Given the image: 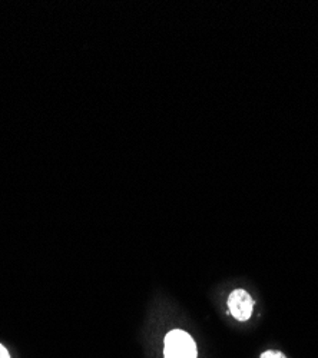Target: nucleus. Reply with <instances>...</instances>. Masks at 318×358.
<instances>
[{
	"label": "nucleus",
	"mask_w": 318,
	"mask_h": 358,
	"mask_svg": "<svg viewBox=\"0 0 318 358\" xmlns=\"http://www.w3.org/2000/svg\"><path fill=\"white\" fill-rule=\"evenodd\" d=\"M228 308L238 321H247L252 315L254 300L245 289H236L228 296Z\"/></svg>",
	"instance_id": "obj_2"
},
{
	"label": "nucleus",
	"mask_w": 318,
	"mask_h": 358,
	"mask_svg": "<svg viewBox=\"0 0 318 358\" xmlns=\"http://www.w3.org/2000/svg\"><path fill=\"white\" fill-rule=\"evenodd\" d=\"M164 355L165 358H196V344L188 333L173 330L165 337Z\"/></svg>",
	"instance_id": "obj_1"
},
{
	"label": "nucleus",
	"mask_w": 318,
	"mask_h": 358,
	"mask_svg": "<svg viewBox=\"0 0 318 358\" xmlns=\"http://www.w3.org/2000/svg\"><path fill=\"white\" fill-rule=\"evenodd\" d=\"M261 358H287L282 352L280 351H274V350H270V351H266L261 354Z\"/></svg>",
	"instance_id": "obj_3"
},
{
	"label": "nucleus",
	"mask_w": 318,
	"mask_h": 358,
	"mask_svg": "<svg viewBox=\"0 0 318 358\" xmlns=\"http://www.w3.org/2000/svg\"><path fill=\"white\" fill-rule=\"evenodd\" d=\"M0 358H10L9 351L2 344H0Z\"/></svg>",
	"instance_id": "obj_4"
}]
</instances>
